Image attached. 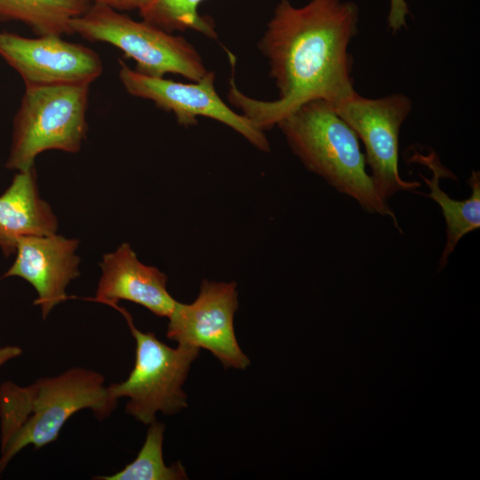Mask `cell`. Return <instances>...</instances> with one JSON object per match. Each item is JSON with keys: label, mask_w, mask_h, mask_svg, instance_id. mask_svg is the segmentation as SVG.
I'll list each match as a JSON object with an SVG mask.
<instances>
[{"label": "cell", "mask_w": 480, "mask_h": 480, "mask_svg": "<svg viewBox=\"0 0 480 480\" xmlns=\"http://www.w3.org/2000/svg\"><path fill=\"white\" fill-rule=\"evenodd\" d=\"M358 20L353 2L310 0L295 7L280 0L258 44L278 98L266 101L245 95L233 73L228 101L262 132L308 100L321 99L333 107L345 102L356 92L348 45L357 34Z\"/></svg>", "instance_id": "1"}, {"label": "cell", "mask_w": 480, "mask_h": 480, "mask_svg": "<svg viewBox=\"0 0 480 480\" xmlns=\"http://www.w3.org/2000/svg\"><path fill=\"white\" fill-rule=\"evenodd\" d=\"M118 401L105 377L83 367L57 376L37 379L28 386L6 381L0 386V474L23 448L36 449L54 442L66 421L90 409L98 420L108 418Z\"/></svg>", "instance_id": "2"}, {"label": "cell", "mask_w": 480, "mask_h": 480, "mask_svg": "<svg viewBox=\"0 0 480 480\" xmlns=\"http://www.w3.org/2000/svg\"><path fill=\"white\" fill-rule=\"evenodd\" d=\"M276 126L308 171L354 199L364 212L389 217L401 230L393 210L380 197L366 172L365 155L356 133L332 104L321 99L308 100Z\"/></svg>", "instance_id": "3"}, {"label": "cell", "mask_w": 480, "mask_h": 480, "mask_svg": "<svg viewBox=\"0 0 480 480\" xmlns=\"http://www.w3.org/2000/svg\"><path fill=\"white\" fill-rule=\"evenodd\" d=\"M89 92L90 84L25 85L13 118L6 168H32L46 150L78 152L88 130Z\"/></svg>", "instance_id": "4"}, {"label": "cell", "mask_w": 480, "mask_h": 480, "mask_svg": "<svg viewBox=\"0 0 480 480\" xmlns=\"http://www.w3.org/2000/svg\"><path fill=\"white\" fill-rule=\"evenodd\" d=\"M73 33L93 42L118 48L135 63V71L155 77L172 73L198 81L206 69L196 48L180 36H174L145 20L137 21L119 11L92 4L70 21Z\"/></svg>", "instance_id": "5"}, {"label": "cell", "mask_w": 480, "mask_h": 480, "mask_svg": "<svg viewBox=\"0 0 480 480\" xmlns=\"http://www.w3.org/2000/svg\"><path fill=\"white\" fill-rule=\"evenodd\" d=\"M125 318L136 342L135 363L127 379L108 385L116 400L128 398L125 412L145 425L154 422L157 412L171 415L187 406L182 386L200 349L178 345L173 348L155 333L138 330L129 312L114 307Z\"/></svg>", "instance_id": "6"}, {"label": "cell", "mask_w": 480, "mask_h": 480, "mask_svg": "<svg viewBox=\"0 0 480 480\" xmlns=\"http://www.w3.org/2000/svg\"><path fill=\"white\" fill-rule=\"evenodd\" d=\"M333 108L364 142L370 176L382 199L388 201L397 192L414 191L421 186L419 181L404 180L398 169L400 130L412 108L409 97L393 93L369 99L356 92Z\"/></svg>", "instance_id": "7"}, {"label": "cell", "mask_w": 480, "mask_h": 480, "mask_svg": "<svg viewBox=\"0 0 480 480\" xmlns=\"http://www.w3.org/2000/svg\"><path fill=\"white\" fill-rule=\"evenodd\" d=\"M118 76L129 94L149 100L159 108L172 113L180 125L192 126L197 124L198 117L211 118L235 130L259 150H270L264 132L229 108L217 93L215 74L212 71L198 81L180 83L140 74L120 60Z\"/></svg>", "instance_id": "8"}, {"label": "cell", "mask_w": 480, "mask_h": 480, "mask_svg": "<svg viewBox=\"0 0 480 480\" xmlns=\"http://www.w3.org/2000/svg\"><path fill=\"white\" fill-rule=\"evenodd\" d=\"M237 308L235 282L204 279L193 302H176L168 316L166 337L178 345L210 351L225 368L244 370L250 359L238 345L234 330Z\"/></svg>", "instance_id": "9"}, {"label": "cell", "mask_w": 480, "mask_h": 480, "mask_svg": "<svg viewBox=\"0 0 480 480\" xmlns=\"http://www.w3.org/2000/svg\"><path fill=\"white\" fill-rule=\"evenodd\" d=\"M0 56L20 74L25 85L91 84L103 70L97 52L56 35L30 38L1 32Z\"/></svg>", "instance_id": "10"}, {"label": "cell", "mask_w": 480, "mask_h": 480, "mask_svg": "<svg viewBox=\"0 0 480 480\" xmlns=\"http://www.w3.org/2000/svg\"><path fill=\"white\" fill-rule=\"evenodd\" d=\"M78 240L52 234L20 238L16 258L2 278L21 277L36 290L34 304L46 319L58 304L68 297L66 289L80 275V258L76 251Z\"/></svg>", "instance_id": "11"}, {"label": "cell", "mask_w": 480, "mask_h": 480, "mask_svg": "<svg viewBox=\"0 0 480 480\" xmlns=\"http://www.w3.org/2000/svg\"><path fill=\"white\" fill-rule=\"evenodd\" d=\"M101 276L92 300L114 308L120 300L140 305L157 316L168 317L177 300L167 290V276L142 263L129 244L123 243L99 263Z\"/></svg>", "instance_id": "12"}, {"label": "cell", "mask_w": 480, "mask_h": 480, "mask_svg": "<svg viewBox=\"0 0 480 480\" xmlns=\"http://www.w3.org/2000/svg\"><path fill=\"white\" fill-rule=\"evenodd\" d=\"M58 220L39 194L35 166L19 171L0 196V247L4 255L16 252L20 238L55 234Z\"/></svg>", "instance_id": "13"}, {"label": "cell", "mask_w": 480, "mask_h": 480, "mask_svg": "<svg viewBox=\"0 0 480 480\" xmlns=\"http://www.w3.org/2000/svg\"><path fill=\"white\" fill-rule=\"evenodd\" d=\"M411 160L428 166L432 172L431 179L420 173L429 188V193L422 194L434 200L441 208L446 225V242L439 260V269L448 263L449 257L458 243L468 234L480 228V173L472 171L468 179L471 195L467 199L456 200L448 196L439 186L441 178L455 180L456 176L439 161L435 151L428 155L415 152Z\"/></svg>", "instance_id": "14"}, {"label": "cell", "mask_w": 480, "mask_h": 480, "mask_svg": "<svg viewBox=\"0 0 480 480\" xmlns=\"http://www.w3.org/2000/svg\"><path fill=\"white\" fill-rule=\"evenodd\" d=\"M88 0H0V20H16L38 36L70 35V21L91 6Z\"/></svg>", "instance_id": "15"}, {"label": "cell", "mask_w": 480, "mask_h": 480, "mask_svg": "<svg viewBox=\"0 0 480 480\" xmlns=\"http://www.w3.org/2000/svg\"><path fill=\"white\" fill-rule=\"evenodd\" d=\"M145 442L137 457L120 471L110 476H97L95 480H182L188 475L180 462L167 466L163 458L165 427L163 423L148 425Z\"/></svg>", "instance_id": "16"}, {"label": "cell", "mask_w": 480, "mask_h": 480, "mask_svg": "<svg viewBox=\"0 0 480 480\" xmlns=\"http://www.w3.org/2000/svg\"><path fill=\"white\" fill-rule=\"evenodd\" d=\"M205 0H151L139 11L142 20L168 32L192 29L211 39L217 38L214 23L198 12Z\"/></svg>", "instance_id": "17"}, {"label": "cell", "mask_w": 480, "mask_h": 480, "mask_svg": "<svg viewBox=\"0 0 480 480\" xmlns=\"http://www.w3.org/2000/svg\"><path fill=\"white\" fill-rule=\"evenodd\" d=\"M408 0H390L388 15V24L392 33H397L405 28L407 16L410 14Z\"/></svg>", "instance_id": "18"}, {"label": "cell", "mask_w": 480, "mask_h": 480, "mask_svg": "<svg viewBox=\"0 0 480 480\" xmlns=\"http://www.w3.org/2000/svg\"><path fill=\"white\" fill-rule=\"evenodd\" d=\"M92 4H100L116 11H140L145 8L151 0H88Z\"/></svg>", "instance_id": "19"}, {"label": "cell", "mask_w": 480, "mask_h": 480, "mask_svg": "<svg viewBox=\"0 0 480 480\" xmlns=\"http://www.w3.org/2000/svg\"><path fill=\"white\" fill-rule=\"evenodd\" d=\"M22 353L20 347L9 346L0 348V366L5 362L19 356Z\"/></svg>", "instance_id": "20"}]
</instances>
